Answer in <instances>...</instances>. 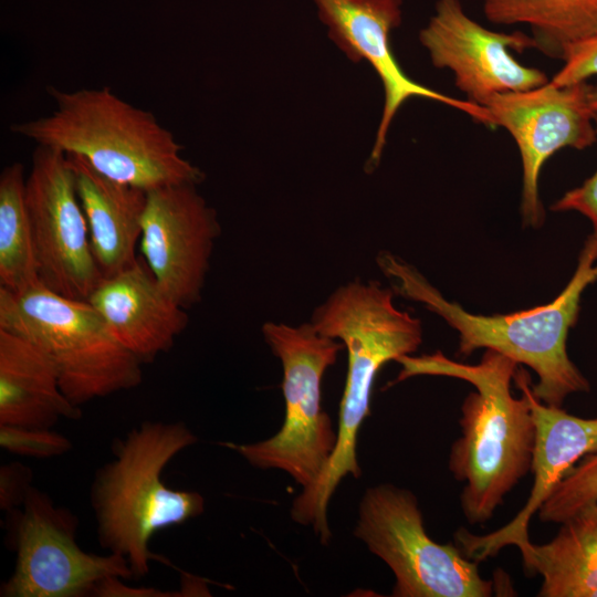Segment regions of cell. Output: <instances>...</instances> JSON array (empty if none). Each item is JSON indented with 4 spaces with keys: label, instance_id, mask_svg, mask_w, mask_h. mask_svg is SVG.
Returning a JSON list of instances; mask_svg holds the SVG:
<instances>
[{
    "label": "cell",
    "instance_id": "obj_1",
    "mask_svg": "<svg viewBox=\"0 0 597 597\" xmlns=\"http://www.w3.org/2000/svg\"><path fill=\"white\" fill-rule=\"evenodd\" d=\"M392 298L394 290L379 282L354 280L338 286L312 313L314 328L339 341L348 358L335 448L320 476L303 489L291 507L292 519L312 526L322 544L332 537L327 506L336 488L348 474L355 479L362 475L357 434L370 413L375 378L386 363L411 355L422 343L420 320L398 310Z\"/></svg>",
    "mask_w": 597,
    "mask_h": 597
},
{
    "label": "cell",
    "instance_id": "obj_2",
    "mask_svg": "<svg viewBox=\"0 0 597 597\" xmlns=\"http://www.w3.org/2000/svg\"><path fill=\"white\" fill-rule=\"evenodd\" d=\"M390 385L413 376H447L470 383L461 407V436L451 446L449 470L464 483L460 505L471 525L488 522L507 493L531 471L536 428L527 397L511 390L517 363L485 349L476 365L449 359L441 352L405 355Z\"/></svg>",
    "mask_w": 597,
    "mask_h": 597
},
{
    "label": "cell",
    "instance_id": "obj_3",
    "mask_svg": "<svg viewBox=\"0 0 597 597\" xmlns=\"http://www.w3.org/2000/svg\"><path fill=\"white\" fill-rule=\"evenodd\" d=\"M394 292L420 302L459 333V354L475 349L499 352L533 369L538 383L533 394L542 402L562 407L576 392L589 390V383L567 353V335L576 323L580 296L597 280V239L587 238L577 268L566 287L549 304L507 315H474L449 302L412 265L384 252L377 256Z\"/></svg>",
    "mask_w": 597,
    "mask_h": 597
},
{
    "label": "cell",
    "instance_id": "obj_4",
    "mask_svg": "<svg viewBox=\"0 0 597 597\" xmlns=\"http://www.w3.org/2000/svg\"><path fill=\"white\" fill-rule=\"evenodd\" d=\"M46 91L55 104L53 113L13 124L12 133L78 155L107 178L146 191L203 180L205 174L181 156L182 146L153 113L109 87Z\"/></svg>",
    "mask_w": 597,
    "mask_h": 597
},
{
    "label": "cell",
    "instance_id": "obj_5",
    "mask_svg": "<svg viewBox=\"0 0 597 597\" xmlns=\"http://www.w3.org/2000/svg\"><path fill=\"white\" fill-rule=\"evenodd\" d=\"M197 437L182 422L146 421L114 447V460L101 468L91 489V504L102 546L124 556L133 578L148 574L157 557L149 549L155 533L200 515L205 500L177 491L161 480L165 467Z\"/></svg>",
    "mask_w": 597,
    "mask_h": 597
},
{
    "label": "cell",
    "instance_id": "obj_6",
    "mask_svg": "<svg viewBox=\"0 0 597 597\" xmlns=\"http://www.w3.org/2000/svg\"><path fill=\"white\" fill-rule=\"evenodd\" d=\"M0 328L27 338L51 359L62 391L76 406L142 383L143 363L87 301L41 283L20 292L0 286Z\"/></svg>",
    "mask_w": 597,
    "mask_h": 597
},
{
    "label": "cell",
    "instance_id": "obj_7",
    "mask_svg": "<svg viewBox=\"0 0 597 597\" xmlns=\"http://www.w3.org/2000/svg\"><path fill=\"white\" fill-rule=\"evenodd\" d=\"M262 335L283 368L285 418L271 438L254 443L221 442L259 469H280L310 486L322 473L335 448L337 430L322 408V378L344 345L314 326L265 322Z\"/></svg>",
    "mask_w": 597,
    "mask_h": 597
},
{
    "label": "cell",
    "instance_id": "obj_8",
    "mask_svg": "<svg viewBox=\"0 0 597 597\" xmlns=\"http://www.w3.org/2000/svg\"><path fill=\"white\" fill-rule=\"evenodd\" d=\"M354 535L395 576V597H489L494 583L457 545L427 533L416 495L392 484L368 488Z\"/></svg>",
    "mask_w": 597,
    "mask_h": 597
},
{
    "label": "cell",
    "instance_id": "obj_9",
    "mask_svg": "<svg viewBox=\"0 0 597 597\" xmlns=\"http://www.w3.org/2000/svg\"><path fill=\"white\" fill-rule=\"evenodd\" d=\"M40 283L63 296L87 301L103 280L66 154L38 145L25 180Z\"/></svg>",
    "mask_w": 597,
    "mask_h": 597
},
{
    "label": "cell",
    "instance_id": "obj_10",
    "mask_svg": "<svg viewBox=\"0 0 597 597\" xmlns=\"http://www.w3.org/2000/svg\"><path fill=\"white\" fill-rule=\"evenodd\" d=\"M12 521L17 561L2 585L3 597H80L93 595L107 577L133 578L126 558L116 553L88 554L76 543L75 516L31 488Z\"/></svg>",
    "mask_w": 597,
    "mask_h": 597
},
{
    "label": "cell",
    "instance_id": "obj_11",
    "mask_svg": "<svg viewBox=\"0 0 597 597\" xmlns=\"http://www.w3.org/2000/svg\"><path fill=\"white\" fill-rule=\"evenodd\" d=\"M595 88L587 82L556 86L548 81L526 91L494 94L482 104L492 127L505 128L517 145L523 168L521 212L531 227H540L544 219L538 180L545 161L562 148L582 150L597 142Z\"/></svg>",
    "mask_w": 597,
    "mask_h": 597
},
{
    "label": "cell",
    "instance_id": "obj_12",
    "mask_svg": "<svg viewBox=\"0 0 597 597\" xmlns=\"http://www.w3.org/2000/svg\"><path fill=\"white\" fill-rule=\"evenodd\" d=\"M419 40L433 66L450 70L455 86L480 106L494 94L526 91L549 81L543 71L521 64L510 52L535 49L531 35L484 28L464 12L461 0H437Z\"/></svg>",
    "mask_w": 597,
    "mask_h": 597
},
{
    "label": "cell",
    "instance_id": "obj_13",
    "mask_svg": "<svg viewBox=\"0 0 597 597\" xmlns=\"http://www.w3.org/2000/svg\"><path fill=\"white\" fill-rule=\"evenodd\" d=\"M197 185H170L147 191L139 250L161 287L184 308L201 300L214 241L217 212Z\"/></svg>",
    "mask_w": 597,
    "mask_h": 597
},
{
    "label": "cell",
    "instance_id": "obj_14",
    "mask_svg": "<svg viewBox=\"0 0 597 597\" xmlns=\"http://www.w3.org/2000/svg\"><path fill=\"white\" fill-rule=\"evenodd\" d=\"M328 36L353 62L366 60L380 77L385 103L367 166L378 165L391 121L410 97H423L467 113L491 126L488 111L470 101L444 95L411 80L400 67L390 33L401 23L402 0H313ZM492 127V126H491Z\"/></svg>",
    "mask_w": 597,
    "mask_h": 597
},
{
    "label": "cell",
    "instance_id": "obj_15",
    "mask_svg": "<svg viewBox=\"0 0 597 597\" xmlns=\"http://www.w3.org/2000/svg\"><path fill=\"white\" fill-rule=\"evenodd\" d=\"M514 380L527 397L536 428L531 471L533 488L525 505L505 525L485 535L457 531V546L471 559L483 561L502 548L530 543L528 524L564 476L585 457L597 453V417L582 418L535 397L528 374L517 368Z\"/></svg>",
    "mask_w": 597,
    "mask_h": 597
},
{
    "label": "cell",
    "instance_id": "obj_16",
    "mask_svg": "<svg viewBox=\"0 0 597 597\" xmlns=\"http://www.w3.org/2000/svg\"><path fill=\"white\" fill-rule=\"evenodd\" d=\"M87 302L112 335L143 364L169 350L189 317L139 260L103 277Z\"/></svg>",
    "mask_w": 597,
    "mask_h": 597
},
{
    "label": "cell",
    "instance_id": "obj_17",
    "mask_svg": "<svg viewBox=\"0 0 597 597\" xmlns=\"http://www.w3.org/2000/svg\"><path fill=\"white\" fill-rule=\"evenodd\" d=\"M66 157L75 176L95 261L103 277L111 276L138 261L136 249L147 191L107 178L78 155Z\"/></svg>",
    "mask_w": 597,
    "mask_h": 597
},
{
    "label": "cell",
    "instance_id": "obj_18",
    "mask_svg": "<svg viewBox=\"0 0 597 597\" xmlns=\"http://www.w3.org/2000/svg\"><path fill=\"white\" fill-rule=\"evenodd\" d=\"M62 391L51 359L24 337L0 328V425L51 429L82 412Z\"/></svg>",
    "mask_w": 597,
    "mask_h": 597
},
{
    "label": "cell",
    "instance_id": "obj_19",
    "mask_svg": "<svg viewBox=\"0 0 597 597\" xmlns=\"http://www.w3.org/2000/svg\"><path fill=\"white\" fill-rule=\"evenodd\" d=\"M547 543L520 548L524 568L543 582L540 597H597V503L563 521Z\"/></svg>",
    "mask_w": 597,
    "mask_h": 597
},
{
    "label": "cell",
    "instance_id": "obj_20",
    "mask_svg": "<svg viewBox=\"0 0 597 597\" xmlns=\"http://www.w3.org/2000/svg\"><path fill=\"white\" fill-rule=\"evenodd\" d=\"M494 24H525L535 49L564 59L568 48L597 33V0H482Z\"/></svg>",
    "mask_w": 597,
    "mask_h": 597
},
{
    "label": "cell",
    "instance_id": "obj_21",
    "mask_svg": "<svg viewBox=\"0 0 597 597\" xmlns=\"http://www.w3.org/2000/svg\"><path fill=\"white\" fill-rule=\"evenodd\" d=\"M24 166L12 163L0 174V284L20 292L40 283L25 205Z\"/></svg>",
    "mask_w": 597,
    "mask_h": 597
},
{
    "label": "cell",
    "instance_id": "obj_22",
    "mask_svg": "<svg viewBox=\"0 0 597 597\" xmlns=\"http://www.w3.org/2000/svg\"><path fill=\"white\" fill-rule=\"evenodd\" d=\"M597 503V453L580 460L540 507L545 523H562L583 507Z\"/></svg>",
    "mask_w": 597,
    "mask_h": 597
},
{
    "label": "cell",
    "instance_id": "obj_23",
    "mask_svg": "<svg viewBox=\"0 0 597 597\" xmlns=\"http://www.w3.org/2000/svg\"><path fill=\"white\" fill-rule=\"evenodd\" d=\"M0 446L18 455L46 459L70 451L71 441L51 429L0 425Z\"/></svg>",
    "mask_w": 597,
    "mask_h": 597
},
{
    "label": "cell",
    "instance_id": "obj_24",
    "mask_svg": "<svg viewBox=\"0 0 597 597\" xmlns=\"http://www.w3.org/2000/svg\"><path fill=\"white\" fill-rule=\"evenodd\" d=\"M597 76V33L570 45L563 59V66L549 80L556 86L587 82Z\"/></svg>",
    "mask_w": 597,
    "mask_h": 597
},
{
    "label": "cell",
    "instance_id": "obj_25",
    "mask_svg": "<svg viewBox=\"0 0 597 597\" xmlns=\"http://www.w3.org/2000/svg\"><path fill=\"white\" fill-rule=\"evenodd\" d=\"M597 133V113L594 116ZM554 211H577L593 226L591 235L597 239V170L579 187L568 190L553 206Z\"/></svg>",
    "mask_w": 597,
    "mask_h": 597
},
{
    "label": "cell",
    "instance_id": "obj_26",
    "mask_svg": "<svg viewBox=\"0 0 597 597\" xmlns=\"http://www.w3.org/2000/svg\"><path fill=\"white\" fill-rule=\"evenodd\" d=\"M31 470L20 463H11L0 470V506L2 510H17L22 506L31 485Z\"/></svg>",
    "mask_w": 597,
    "mask_h": 597
},
{
    "label": "cell",
    "instance_id": "obj_27",
    "mask_svg": "<svg viewBox=\"0 0 597 597\" xmlns=\"http://www.w3.org/2000/svg\"><path fill=\"white\" fill-rule=\"evenodd\" d=\"M591 108L594 109L595 113H597V86H596L595 92L593 94Z\"/></svg>",
    "mask_w": 597,
    "mask_h": 597
}]
</instances>
